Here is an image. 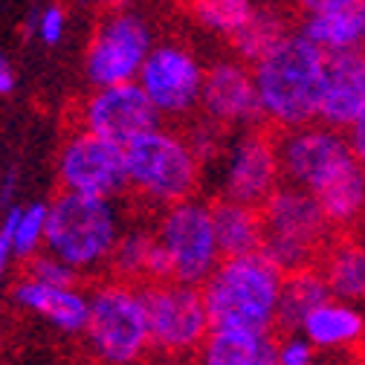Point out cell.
I'll list each match as a JSON object with an SVG mask.
<instances>
[{"mask_svg":"<svg viewBox=\"0 0 365 365\" xmlns=\"http://www.w3.org/2000/svg\"><path fill=\"white\" fill-rule=\"evenodd\" d=\"M328 53L302 32L287 29L267 56L252 64L264 122L287 130L319 122Z\"/></svg>","mask_w":365,"mask_h":365,"instance_id":"cell-1","label":"cell"},{"mask_svg":"<svg viewBox=\"0 0 365 365\" xmlns=\"http://www.w3.org/2000/svg\"><path fill=\"white\" fill-rule=\"evenodd\" d=\"M287 272L272 264L261 250L250 255L223 258L200 284L212 328L232 331H276L279 304Z\"/></svg>","mask_w":365,"mask_h":365,"instance_id":"cell-2","label":"cell"},{"mask_svg":"<svg viewBox=\"0 0 365 365\" xmlns=\"http://www.w3.org/2000/svg\"><path fill=\"white\" fill-rule=\"evenodd\" d=\"M125 230L128 223L119 200L61 189L50 200L43 250L76 267L81 276H99L108 272Z\"/></svg>","mask_w":365,"mask_h":365,"instance_id":"cell-3","label":"cell"},{"mask_svg":"<svg viewBox=\"0 0 365 365\" xmlns=\"http://www.w3.org/2000/svg\"><path fill=\"white\" fill-rule=\"evenodd\" d=\"M128 195L160 212L200 195L206 163L192 148L186 130L160 125L125 145Z\"/></svg>","mask_w":365,"mask_h":365,"instance_id":"cell-4","label":"cell"},{"mask_svg":"<svg viewBox=\"0 0 365 365\" xmlns=\"http://www.w3.org/2000/svg\"><path fill=\"white\" fill-rule=\"evenodd\" d=\"M84 342L96 365H143L154 351L145 284L108 276L90 290Z\"/></svg>","mask_w":365,"mask_h":365,"instance_id":"cell-5","label":"cell"},{"mask_svg":"<svg viewBox=\"0 0 365 365\" xmlns=\"http://www.w3.org/2000/svg\"><path fill=\"white\" fill-rule=\"evenodd\" d=\"M261 252L284 272L316 267L336 232L319 200L290 182H282L267 197V203L261 206Z\"/></svg>","mask_w":365,"mask_h":365,"instance_id":"cell-6","label":"cell"},{"mask_svg":"<svg viewBox=\"0 0 365 365\" xmlns=\"http://www.w3.org/2000/svg\"><path fill=\"white\" fill-rule=\"evenodd\" d=\"M151 226L160 247L168 255L171 279L177 282L203 284L215 272V267L223 261L215 232L212 200L200 195L154 212Z\"/></svg>","mask_w":365,"mask_h":365,"instance_id":"cell-7","label":"cell"},{"mask_svg":"<svg viewBox=\"0 0 365 365\" xmlns=\"http://www.w3.org/2000/svg\"><path fill=\"white\" fill-rule=\"evenodd\" d=\"M276 140L284 182L310 192L313 197H319L359 165L348 130H339L325 122L279 130Z\"/></svg>","mask_w":365,"mask_h":365,"instance_id":"cell-8","label":"cell"},{"mask_svg":"<svg viewBox=\"0 0 365 365\" xmlns=\"http://www.w3.org/2000/svg\"><path fill=\"white\" fill-rule=\"evenodd\" d=\"M284 182L279 140L261 125L232 130L230 143L215 163V197L247 206H264L267 197Z\"/></svg>","mask_w":365,"mask_h":365,"instance_id":"cell-9","label":"cell"},{"mask_svg":"<svg viewBox=\"0 0 365 365\" xmlns=\"http://www.w3.org/2000/svg\"><path fill=\"white\" fill-rule=\"evenodd\" d=\"M145 302L151 345L163 356H195L215 331L200 284H186L177 279L154 282L145 284Z\"/></svg>","mask_w":365,"mask_h":365,"instance_id":"cell-10","label":"cell"},{"mask_svg":"<svg viewBox=\"0 0 365 365\" xmlns=\"http://www.w3.org/2000/svg\"><path fill=\"white\" fill-rule=\"evenodd\" d=\"M154 26L140 12H108L93 29L84 53V76L90 87H110L136 81L154 50Z\"/></svg>","mask_w":365,"mask_h":365,"instance_id":"cell-11","label":"cell"},{"mask_svg":"<svg viewBox=\"0 0 365 365\" xmlns=\"http://www.w3.org/2000/svg\"><path fill=\"white\" fill-rule=\"evenodd\" d=\"M206 64L192 47L180 41L154 43L151 56L140 70V87L151 105L160 110L163 122H186L200 113Z\"/></svg>","mask_w":365,"mask_h":365,"instance_id":"cell-12","label":"cell"},{"mask_svg":"<svg viewBox=\"0 0 365 365\" xmlns=\"http://www.w3.org/2000/svg\"><path fill=\"white\" fill-rule=\"evenodd\" d=\"M58 182L67 192L96 195V197H125L128 195V160L125 145L105 140L99 133L76 128L58 151Z\"/></svg>","mask_w":365,"mask_h":365,"instance_id":"cell-13","label":"cell"},{"mask_svg":"<svg viewBox=\"0 0 365 365\" xmlns=\"http://www.w3.org/2000/svg\"><path fill=\"white\" fill-rule=\"evenodd\" d=\"M76 122L90 133H99L119 145H130L143 133L160 128L163 116L145 96L140 81H125L90 90L76 110Z\"/></svg>","mask_w":365,"mask_h":365,"instance_id":"cell-14","label":"cell"},{"mask_svg":"<svg viewBox=\"0 0 365 365\" xmlns=\"http://www.w3.org/2000/svg\"><path fill=\"white\" fill-rule=\"evenodd\" d=\"M200 116L223 125L226 130H247L264 125V108L258 99L252 64L241 61L235 53L230 58L212 61L203 78Z\"/></svg>","mask_w":365,"mask_h":365,"instance_id":"cell-15","label":"cell"},{"mask_svg":"<svg viewBox=\"0 0 365 365\" xmlns=\"http://www.w3.org/2000/svg\"><path fill=\"white\" fill-rule=\"evenodd\" d=\"M9 296L21 310L41 316L43 322H50L56 331H61L67 336H78L87 328L90 290H81V284L61 287V284L41 282V279L29 276V272H24L12 284Z\"/></svg>","mask_w":365,"mask_h":365,"instance_id":"cell-16","label":"cell"},{"mask_svg":"<svg viewBox=\"0 0 365 365\" xmlns=\"http://www.w3.org/2000/svg\"><path fill=\"white\" fill-rule=\"evenodd\" d=\"M365 119V50L328 56L319 122L351 130Z\"/></svg>","mask_w":365,"mask_h":365,"instance_id":"cell-17","label":"cell"},{"mask_svg":"<svg viewBox=\"0 0 365 365\" xmlns=\"http://www.w3.org/2000/svg\"><path fill=\"white\" fill-rule=\"evenodd\" d=\"M319 354L365 351V307L331 296L319 304L299 328Z\"/></svg>","mask_w":365,"mask_h":365,"instance_id":"cell-18","label":"cell"},{"mask_svg":"<svg viewBox=\"0 0 365 365\" xmlns=\"http://www.w3.org/2000/svg\"><path fill=\"white\" fill-rule=\"evenodd\" d=\"M108 276L136 282V284H154V282L171 279V264L154 235V226H145V223L128 226L116 244Z\"/></svg>","mask_w":365,"mask_h":365,"instance_id":"cell-19","label":"cell"},{"mask_svg":"<svg viewBox=\"0 0 365 365\" xmlns=\"http://www.w3.org/2000/svg\"><path fill=\"white\" fill-rule=\"evenodd\" d=\"M336 299L365 304V232H339L316 264Z\"/></svg>","mask_w":365,"mask_h":365,"instance_id":"cell-20","label":"cell"},{"mask_svg":"<svg viewBox=\"0 0 365 365\" xmlns=\"http://www.w3.org/2000/svg\"><path fill=\"white\" fill-rule=\"evenodd\" d=\"M276 342L269 331L215 328L195 354V365H279Z\"/></svg>","mask_w":365,"mask_h":365,"instance_id":"cell-21","label":"cell"},{"mask_svg":"<svg viewBox=\"0 0 365 365\" xmlns=\"http://www.w3.org/2000/svg\"><path fill=\"white\" fill-rule=\"evenodd\" d=\"M299 29L328 56L365 50V0H354L331 12L302 15Z\"/></svg>","mask_w":365,"mask_h":365,"instance_id":"cell-22","label":"cell"},{"mask_svg":"<svg viewBox=\"0 0 365 365\" xmlns=\"http://www.w3.org/2000/svg\"><path fill=\"white\" fill-rule=\"evenodd\" d=\"M212 212H215V232H217V244H220L223 258L250 255V252L261 250L264 220H261V209L258 206L215 197L212 200Z\"/></svg>","mask_w":365,"mask_h":365,"instance_id":"cell-23","label":"cell"},{"mask_svg":"<svg viewBox=\"0 0 365 365\" xmlns=\"http://www.w3.org/2000/svg\"><path fill=\"white\" fill-rule=\"evenodd\" d=\"M331 296L334 293L319 267H304V269L287 272L284 290H282V304H279V328L299 331L304 319Z\"/></svg>","mask_w":365,"mask_h":365,"instance_id":"cell-24","label":"cell"},{"mask_svg":"<svg viewBox=\"0 0 365 365\" xmlns=\"http://www.w3.org/2000/svg\"><path fill=\"white\" fill-rule=\"evenodd\" d=\"M287 29L290 26H287V21H284V15H282V9L276 4H258V9L250 18V24L230 41L232 53L241 61L255 64L261 56H267L272 47H276Z\"/></svg>","mask_w":365,"mask_h":365,"instance_id":"cell-25","label":"cell"},{"mask_svg":"<svg viewBox=\"0 0 365 365\" xmlns=\"http://www.w3.org/2000/svg\"><path fill=\"white\" fill-rule=\"evenodd\" d=\"M258 0H192L189 15L192 21L209 32L220 35L226 41H232L255 15Z\"/></svg>","mask_w":365,"mask_h":365,"instance_id":"cell-26","label":"cell"},{"mask_svg":"<svg viewBox=\"0 0 365 365\" xmlns=\"http://www.w3.org/2000/svg\"><path fill=\"white\" fill-rule=\"evenodd\" d=\"M6 215L12 220V252H15V261H29L35 252L43 250V244H47L50 203L12 206Z\"/></svg>","mask_w":365,"mask_h":365,"instance_id":"cell-27","label":"cell"},{"mask_svg":"<svg viewBox=\"0 0 365 365\" xmlns=\"http://www.w3.org/2000/svg\"><path fill=\"white\" fill-rule=\"evenodd\" d=\"M186 136H189L192 148L197 151V157H200L206 165H215L217 157L223 154L226 143H230L232 130H226L223 125H217V122H212V119H206V116H197V119L186 128Z\"/></svg>","mask_w":365,"mask_h":365,"instance_id":"cell-28","label":"cell"},{"mask_svg":"<svg viewBox=\"0 0 365 365\" xmlns=\"http://www.w3.org/2000/svg\"><path fill=\"white\" fill-rule=\"evenodd\" d=\"M26 264V272L41 282H50V284H61V287H73V284H81V272L76 267H70L67 261H61L58 255H53L50 250H41L35 252Z\"/></svg>","mask_w":365,"mask_h":365,"instance_id":"cell-29","label":"cell"},{"mask_svg":"<svg viewBox=\"0 0 365 365\" xmlns=\"http://www.w3.org/2000/svg\"><path fill=\"white\" fill-rule=\"evenodd\" d=\"M32 32L38 35V41L43 47H58L67 35V12L58 4H47L43 9L35 12L32 21Z\"/></svg>","mask_w":365,"mask_h":365,"instance_id":"cell-30","label":"cell"},{"mask_svg":"<svg viewBox=\"0 0 365 365\" xmlns=\"http://www.w3.org/2000/svg\"><path fill=\"white\" fill-rule=\"evenodd\" d=\"M276 348H279V365H319V351L302 331H284Z\"/></svg>","mask_w":365,"mask_h":365,"instance_id":"cell-31","label":"cell"},{"mask_svg":"<svg viewBox=\"0 0 365 365\" xmlns=\"http://www.w3.org/2000/svg\"><path fill=\"white\" fill-rule=\"evenodd\" d=\"M9 261H15V252H12V220L6 215L4 223H0V282L6 276Z\"/></svg>","mask_w":365,"mask_h":365,"instance_id":"cell-32","label":"cell"},{"mask_svg":"<svg viewBox=\"0 0 365 365\" xmlns=\"http://www.w3.org/2000/svg\"><path fill=\"white\" fill-rule=\"evenodd\" d=\"M354 0H293V6L302 12V15H313V12H331V9H339V6H348Z\"/></svg>","mask_w":365,"mask_h":365,"instance_id":"cell-33","label":"cell"},{"mask_svg":"<svg viewBox=\"0 0 365 365\" xmlns=\"http://www.w3.org/2000/svg\"><path fill=\"white\" fill-rule=\"evenodd\" d=\"M12 90H15V67L4 53H0V99L9 96Z\"/></svg>","mask_w":365,"mask_h":365,"instance_id":"cell-34","label":"cell"},{"mask_svg":"<svg viewBox=\"0 0 365 365\" xmlns=\"http://www.w3.org/2000/svg\"><path fill=\"white\" fill-rule=\"evenodd\" d=\"M348 136H351V145H354V154L359 157V163L365 165V119H359L351 130H348Z\"/></svg>","mask_w":365,"mask_h":365,"instance_id":"cell-35","label":"cell"},{"mask_svg":"<svg viewBox=\"0 0 365 365\" xmlns=\"http://www.w3.org/2000/svg\"><path fill=\"white\" fill-rule=\"evenodd\" d=\"M15 189H18V171L9 168L6 177L0 180V203H12L15 200Z\"/></svg>","mask_w":365,"mask_h":365,"instance_id":"cell-36","label":"cell"},{"mask_svg":"<svg viewBox=\"0 0 365 365\" xmlns=\"http://www.w3.org/2000/svg\"><path fill=\"white\" fill-rule=\"evenodd\" d=\"M96 4H99L105 12H122V9H130L133 0H96Z\"/></svg>","mask_w":365,"mask_h":365,"instance_id":"cell-37","label":"cell"},{"mask_svg":"<svg viewBox=\"0 0 365 365\" xmlns=\"http://www.w3.org/2000/svg\"><path fill=\"white\" fill-rule=\"evenodd\" d=\"M78 4H96V0H78Z\"/></svg>","mask_w":365,"mask_h":365,"instance_id":"cell-38","label":"cell"}]
</instances>
